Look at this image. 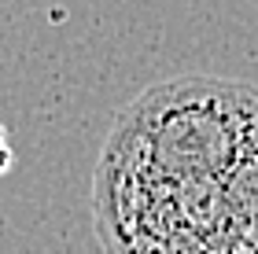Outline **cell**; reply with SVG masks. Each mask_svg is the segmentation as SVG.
Wrapping results in <instances>:
<instances>
[{"label": "cell", "instance_id": "cell-1", "mask_svg": "<svg viewBox=\"0 0 258 254\" xmlns=\"http://www.w3.org/2000/svg\"><path fill=\"white\" fill-rule=\"evenodd\" d=\"M92 221L107 254H258V85L144 89L100 151Z\"/></svg>", "mask_w": 258, "mask_h": 254}, {"label": "cell", "instance_id": "cell-2", "mask_svg": "<svg viewBox=\"0 0 258 254\" xmlns=\"http://www.w3.org/2000/svg\"><path fill=\"white\" fill-rule=\"evenodd\" d=\"M11 162H15V151H11V140H8V129L0 125V177L11 170Z\"/></svg>", "mask_w": 258, "mask_h": 254}]
</instances>
